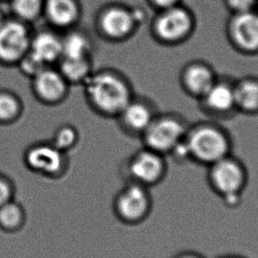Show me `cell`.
Returning a JSON list of instances; mask_svg holds the SVG:
<instances>
[{"mask_svg": "<svg viewBox=\"0 0 258 258\" xmlns=\"http://www.w3.org/2000/svg\"><path fill=\"white\" fill-rule=\"evenodd\" d=\"M83 86L90 107L106 118H117L135 97L128 79L116 69L94 71Z\"/></svg>", "mask_w": 258, "mask_h": 258, "instance_id": "1", "label": "cell"}, {"mask_svg": "<svg viewBox=\"0 0 258 258\" xmlns=\"http://www.w3.org/2000/svg\"><path fill=\"white\" fill-rule=\"evenodd\" d=\"M207 181L211 189L228 208L240 206L248 182L247 167L231 154L207 167Z\"/></svg>", "mask_w": 258, "mask_h": 258, "instance_id": "2", "label": "cell"}, {"mask_svg": "<svg viewBox=\"0 0 258 258\" xmlns=\"http://www.w3.org/2000/svg\"><path fill=\"white\" fill-rule=\"evenodd\" d=\"M185 142L190 160L206 167L232 154L229 137L214 125H199L186 132Z\"/></svg>", "mask_w": 258, "mask_h": 258, "instance_id": "3", "label": "cell"}, {"mask_svg": "<svg viewBox=\"0 0 258 258\" xmlns=\"http://www.w3.org/2000/svg\"><path fill=\"white\" fill-rule=\"evenodd\" d=\"M140 25L137 9L120 3H111L102 7L95 19L97 34L111 43L128 40Z\"/></svg>", "mask_w": 258, "mask_h": 258, "instance_id": "4", "label": "cell"}, {"mask_svg": "<svg viewBox=\"0 0 258 258\" xmlns=\"http://www.w3.org/2000/svg\"><path fill=\"white\" fill-rule=\"evenodd\" d=\"M153 200L150 188L129 181L116 196L113 211L119 221L126 225H138L151 215Z\"/></svg>", "mask_w": 258, "mask_h": 258, "instance_id": "5", "label": "cell"}, {"mask_svg": "<svg viewBox=\"0 0 258 258\" xmlns=\"http://www.w3.org/2000/svg\"><path fill=\"white\" fill-rule=\"evenodd\" d=\"M32 31L17 19H6L0 24V64L17 66L30 48Z\"/></svg>", "mask_w": 258, "mask_h": 258, "instance_id": "6", "label": "cell"}, {"mask_svg": "<svg viewBox=\"0 0 258 258\" xmlns=\"http://www.w3.org/2000/svg\"><path fill=\"white\" fill-rule=\"evenodd\" d=\"M125 170L129 181L151 188L165 179L168 166L165 156L144 147L129 158Z\"/></svg>", "mask_w": 258, "mask_h": 258, "instance_id": "7", "label": "cell"}, {"mask_svg": "<svg viewBox=\"0 0 258 258\" xmlns=\"http://www.w3.org/2000/svg\"><path fill=\"white\" fill-rule=\"evenodd\" d=\"M23 159L29 170L49 179L63 177L69 168L68 153L50 142L32 144L26 150Z\"/></svg>", "mask_w": 258, "mask_h": 258, "instance_id": "8", "label": "cell"}, {"mask_svg": "<svg viewBox=\"0 0 258 258\" xmlns=\"http://www.w3.org/2000/svg\"><path fill=\"white\" fill-rule=\"evenodd\" d=\"M186 132L185 125L177 118L155 117L141 137L144 147L166 157L184 140Z\"/></svg>", "mask_w": 258, "mask_h": 258, "instance_id": "9", "label": "cell"}, {"mask_svg": "<svg viewBox=\"0 0 258 258\" xmlns=\"http://www.w3.org/2000/svg\"><path fill=\"white\" fill-rule=\"evenodd\" d=\"M193 29L192 15L179 5L161 10L152 24L155 37L168 44L182 42L191 35Z\"/></svg>", "mask_w": 258, "mask_h": 258, "instance_id": "10", "label": "cell"}, {"mask_svg": "<svg viewBox=\"0 0 258 258\" xmlns=\"http://www.w3.org/2000/svg\"><path fill=\"white\" fill-rule=\"evenodd\" d=\"M31 82L34 97L45 105H58L69 96L70 85L53 66L43 69Z\"/></svg>", "mask_w": 258, "mask_h": 258, "instance_id": "11", "label": "cell"}, {"mask_svg": "<svg viewBox=\"0 0 258 258\" xmlns=\"http://www.w3.org/2000/svg\"><path fill=\"white\" fill-rule=\"evenodd\" d=\"M83 16L80 0H44L43 18L48 26L64 32L76 28Z\"/></svg>", "mask_w": 258, "mask_h": 258, "instance_id": "12", "label": "cell"}, {"mask_svg": "<svg viewBox=\"0 0 258 258\" xmlns=\"http://www.w3.org/2000/svg\"><path fill=\"white\" fill-rule=\"evenodd\" d=\"M229 35L233 44L246 53L258 51V14H236L230 22Z\"/></svg>", "mask_w": 258, "mask_h": 258, "instance_id": "13", "label": "cell"}, {"mask_svg": "<svg viewBox=\"0 0 258 258\" xmlns=\"http://www.w3.org/2000/svg\"><path fill=\"white\" fill-rule=\"evenodd\" d=\"M29 51L48 67L57 64L62 57V33L49 26L33 32Z\"/></svg>", "mask_w": 258, "mask_h": 258, "instance_id": "14", "label": "cell"}, {"mask_svg": "<svg viewBox=\"0 0 258 258\" xmlns=\"http://www.w3.org/2000/svg\"><path fill=\"white\" fill-rule=\"evenodd\" d=\"M116 118L127 135L141 137L151 125L155 115L146 102L134 97Z\"/></svg>", "mask_w": 258, "mask_h": 258, "instance_id": "15", "label": "cell"}, {"mask_svg": "<svg viewBox=\"0 0 258 258\" xmlns=\"http://www.w3.org/2000/svg\"><path fill=\"white\" fill-rule=\"evenodd\" d=\"M216 82L212 69L202 63L190 64L183 71V85L196 97L203 98Z\"/></svg>", "mask_w": 258, "mask_h": 258, "instance_id": "16", "label": "cell"}, {"mask_svg": "<svg viewBox=\"0 0 258 258\" xmlns=\"http://www.w3.org/2000/svg\"><path fill=\"white\" fill-rule=\"evenodd\" d=\"M93 41L83 30L74 28L62 33V57L71 58L92 57Z\"/></svg>", "mask_w": 258, "mask_h": 258, "instance_id": "17", "label": "cell"}, {"mask_svg": "<svg viewBox=\"0 0 258 258\" xmlns=\"http://www.w3.org/2000/svg\"><path fill=\"white\" fill-rule=\"evenodd\" d=\"M57 69L70 86L83 85L94 72L93 61L92 57H61Z\"/></svg>", "mask_w": 258, "mask_h": 258, "instance_id": "18", "label": "cell"}, {"mask_svg": "<svg viewBox=\"0 0 258 258\" xmlns=\"http://www.w3.org/2000/svg\"><path fill=\"white\" fill-rule=\"evenodd\" d=\"M203 98L207 107L219 113L228 112L235 107L233 87L226 83L216 82Z\"/></svg>", "mask_w": 258, "mask_h": 258, "instance_id": "19", "label": "cell"}, {"mask_svg": "<svg viewBox=\"0 0 258 258\" xmlns=\"http://www.w3.org/2000/svg\"><path fill=\"white\" fill-rule=\"evenodd\" d=\"M235 107L247 113L258 112V81L246 79L233 87Z\"/></svg>", "mask_w": 258, "mask_h": 258, "instance_id": "20", "label": "cell"}, {"mask_svg": "<svg viewBox=\"0 0 258 258\" xmlns=\"http://www.w3.org/2000/svg\"><path fill=\"white\" fill-rule=\"evenodd\" d=\"M24 111L22 98L12 90H0V124L10 125L18 121Z\"/></svg>", "mask_w": 258, "mask_h": 258, "instance_id": "21", "label": "cell"}, {"mask_svg": "<svg viewBox=\"0 0 258 258\" xmlns=\"http://www.w3.org/2000/svg\"><path fill=\"white\" fill-rule=\"evenodd\" d=\"M26 223V212L21 204L14 199L0 206V229L7 233H15Z\"/></svg>", "mask_w": 258, "mask_h": 258, "instance_id": "22", "label": "cell"}, {"mask_svg": "<svg viewBox=\"0 0 258 258\" xmlns=\"http://www.w3.org/2000/svg\"><path fill=\"white\" fill-rule=\"evenodd\" d=\"M13 18L30 25L43 17L44 0H10Z\"/></svg>", "mask_w": 258, "mask_h": 258, "instance_id": "23", "label": "cell"}, {"mask_svg": "<svg viewBox=\"0 0 258 258\" xmlns=\"http://www.w3.org/2000/svg\"><path fill=\"white\" fill-rule=\"evenodd\" d=\"M79 139V131L76 126L70 124H63L54 131L50 142L58 150L68 153L76 147Z\"/></svg>", "mask_w": 258, "mask_h": 258, "instance_id": "24", "label": "cell"}, {"mask_svg": "<svg viewBox=\"0 0 258 258\" xmlns=\"http://www.w3.org/2000/svg\"><path fill=\"white\" fill-rule=\"evenodd\" d=\"M16 67H18L23 76H25L29 79H33L35 76L42 72L43 69L48 68V66L43 64L42 61L39 60L36 56H34L29 50L22 57V59L19 61Z\"/></svg>", "mask_w": 258, "mask_h": 258, "instance_id": "25", "label": "cell"}, {"mask_svg": "<svg viewBox=\"0 0 258 258\" xmlns=\"http://www.w3.org/2000/svg\"><path fill=\"white\" fill-rule=\"evenodd\" d=\"M15 192V186L11 179L3 173H0V206L13 200Z\"/></svg>", "mask_w": 258, "mask_h": 258, "instance_id": "26", "label": "cell"}, {"mask_svg": "<svg viewBox=\"0 0 258 258\" xmlns=\"http://www.w3.org/2000/svg\"><path fill=\"white\" fill-rule=\"evenodd\" d=\"M257 0H226L227 7L233 12L234 15L247 12L254 11V7Z\"/></svg>", "mask_w": 258, "mask_h": 258, "instance_id": "27", "label": "cell"}, {"mask_svg": "<svg viewBox=\"0 0 258 258\" xmlns=\"http://www.w3.org/2000/svg\"><path fill=\"white\" fill-rule=\"evenodd\" d=\"M151 4L160 10H165L179 5V0H150Z\"/></svg>", "mask_w": 258, "mask_h": 258, "instance_id": "28", "label": "cell"}, {"mask_svg": "<svg viewBox=\"0 0 258 258\" xmlns=\"http://www.w3.org/2000/svg\"><path fill=\"white\" fill-rule=\"evenodd\" d=\"M172 258H206L197 251L185 250L176 254Z\"/></svg>", "mask_w": 258, "mask_h": 258, "instance_id": "29", "label": "cell"}, {"mask_svg": "<svg viewBox=\"0 0 258 258\" xmlns=\"http://www.w3.org/2000/svg\"><path fill=\"white\" fill-rule=\"evenodd\" d=\"M217 258H247L243 256V255H240V254H224V255H220L219 257Z\"/></svg>", "mask_w": 258, "mask_h": 258, "instance_id": "30", "label": "cell"}, {"mask_svg": "<svg viewBox=\"0 0 258 258\" xmlns=\"http://www.w3.org/2000/svg\"><path fill=\"white\" fill-rule=\"evenodd\" d=\"M0 1H5V2H9L10 0H0Z\"/></svg>", "mask_w": 258, "mask_h": 258, "instance_id": "31", "label": "cell"}]
</instances>
